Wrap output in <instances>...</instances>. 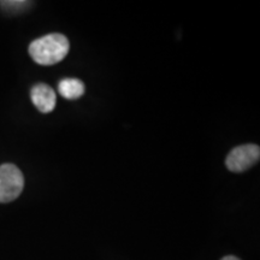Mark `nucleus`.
I'll return each mask as SVG.
<instances>
[{"mask_svg": "<svg viewBox=\"0 0 260 260\" xmlns=\"http://www.w3.org/2000/svg\"><path fill=\"white\" fill-rule=\"evenodd\" d=\"M70 44L63 34H47L34 40L29 46V54L35 63L53 65L59 63L69 53Z\"/></svg>", "mask_w": 260, "mask_h": 260, "instance_id": "1", "label": "nucleus"}, {"mask_svg": "<svg viewBox=\"0 0 260 260\" xmlns=\"http://www.w3.org/2000/svg\"><path fill=\"white\" fill-rule=\"evenodd\" d=\"M23 187V174L16 165H0V203H11L17 199Z\"/></svg>", "mask_w": 260, "mask_h": 260, "instance_id": "2", "label": "nucleus"}, {"mask_svg": "<svg viewBox=\"0 0 260 260\" xmlns=\"http://www.w3.org/2000/svg\"><path fill=\"white\" fill-rule=\"evenodd\" d=\"M260 148L258 145H242L235 147L228 154L225 165L232 172H243L259 161Z\"/></svg>", "mask_w": 260, "mask_h": 260, "instance_id": "3", "label": "nucleus"}, {"mask_svg": "<svg viewBox=\"0 0 260 260\" xmlns=\"http://www.w3.org/2000/svg\"><path fill=\"white\" fill-rule=\"evenodd\" d=\"M30 98L35 107L42 113L53 111L56 107V93L46 83L35 84L30 90Z\"/></svg>", "mask_w": 260, "mask_h": 260, "instance_id": "4", "label": "nucleus"}, {"mask_svg": "<svg viewBox=\"0 0 260 260\" xmlns=\"http://www.w3.org/2000/svg\"><path fill=\"white\" fill-rule=\"evenodd\" d=\"M60 95L68 100H76L83 95L84 84L77 79H64L58 84Z\"/></svg>", "mask_w": 260, "mask_h": 260, "instance_id": "5", "label": "nucleus"}, {"mask_svg": "<svg viewBox=\"0 0 260 260\" xmlns=\"http://www.w3.org/2000/svg\"><path fill=\"white\" fill-rule=\"evenodd\" d=\"M3 8L6 9H22L25 5H28L29 3L27 2H2L0 3Z\"/></svg>", "mask_w": 260, "mask_h": 260, "instance_id": "6", "label": "nucleus"}, {"mask_svg": "<svg viewBox=\"0 0 260 260\" xmlns=\"http://www.w3.org/2000/svg\"><path fill=\"white\" fill-rule=\"evenodd\" d=\"M222 260H240V259L236 258V256H234V255H226V256H224Z\"/></svg>", "mask_w": 260, "mask_h": 260, "instance_id": "7", "label": "nucleus"}]
</instances>
